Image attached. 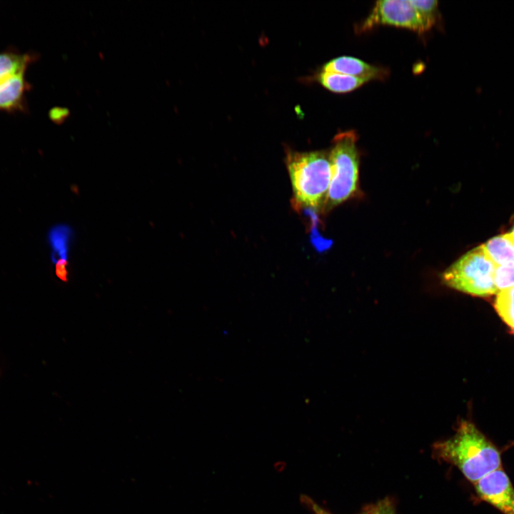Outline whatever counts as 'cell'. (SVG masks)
<instances>
[{"mask_svg": "<svg viewBox=\"0 0 514 514\" xmlns=\"http://www.w3.org/2000/svg\"><path fill=\"white\" fill-rule=\"evenodd\" d=\"M434 450L437 457L457 467L473 484L502 467L498 449L468 421L461 422L455 434L435 444Z\"/></svg>", "mask_w": 514, "mask_h": 514, "instance_id": "obj_1", "label": "cell"}, {"mask_svg": "<svg viewBox=\"0 0 514 514\" xmlns=\"http://www.w3.org/2000/svg\"><path fill=\"white\" fill-rule=\"evenodd\" d=\"M286 159L293 193V206L296 210L323 208L331 178L330 153L288 151Z\"/></svg>", "mask_w": 514, "mask_h": 514, "instance_id": "obj_2", "label": "cell"}, {"mask_svg": "<svg viewBox=\"0 0 514 514\" xmlns=\"http://www.w3.org/2000/svg\"><path fill=\"white\" fill-rule=\"evenodd\" d=\"M354 131L339 133L335 136L330 152L331 178L323 211L349 199L358 188L359 154Z\"/></svg>", "mask_w": 514, "mask_h": 514, "instance_id": "obj_3", "label": "cell"}, {"mask_svg": "<svg viewBox=\"0 0 514 514\" xmlns=\"http://www.w3.org/2000/svg\"><path fill=\"white\" fill-rule=\"evenodd\" d=\"M495 265L482 246L465 253L442 274V281L458 291L487 297L498 291L494 283Z\"/></svg>", "mask_w": 514, "mask_h": 514, "instance_id": "obj_4", "label": "cell"}, {"mask_svg": "<svg viewBox=\"0 0 514 514\" xmlns=\"http://www.w3.org/2000/svg\"><path fill=\"white\" fill-rule=\"evenodd\" d=\"M378 25H392L417 32L426 31L424 24L409 0H386L376 3L361 30Z\"/></svg>", "mask_w": 514, "mask_h": 514, "instance_id": "obj_5", "label": "cell"}, {"mask_svg": "<svg viewBox=\"0 0 514 514\" xmlns=\"http://www.w3.org/2000/svg\"><path fill=\"white\" fill-rule=\"evenodd\" d=\"M478 496L503 514H514V488L501 468L474 483Z\"/></svg>", "mask_w": 514, "mask_h": 514, "instance_id": "obj_6", "label": "cell"}, {"mask_svg": "<svg viewBox=\"0 0 514 514\" xmlns=\"http://www.w3.org/2000/svg\"><path fill=\"white\" fill-rule=\"evenodd\" d=\"M31 85L25 79V71L13 75L0 82V111L17 112L26 109V94Z\"/></svg>", "mask_w": 514, "mask_h": 514, "instance_id": "obj_7", "label": "cell"}, {"mask_svg": "<svg viewBox=\"0 0 514 514\" xmlns=\"http://www.w3.org/2000/svg\"><path fill=\"white\" fill-rule=\"evenodd\" d=\"M72 239V229L66 224L56 225L49 233L51 260L55 264L56 274L63 280H66L67 276Z\"/></svg>", "mask_w": 514, "mask_h": 514, "instance_id": "obj_8", "label": "cell"}, {"mask_svg": "<svg viewBox=\"0 0 514 514\" xmlns=\"http://www.w3.org/2000/svg\"><path fill=\"white\" fill-rule=\"evenodd\" d=\"M323 71H333L353 76L367 78L370 80L382 79L387 71L371 65L359 59L352 56H340L326 64Z\"/></svg>", "mask_w": 514, "mask_h": 514, "instance_id": "obj_9", "label": "cell"}, {"mask_svg": "<svg viewBox=\"0 0 514 514\" xmlns=\"http://www.w3.org/2000/svg\"><path fill=\"white\" fill-rule=\"evenodd\" d=\"M482 247L495 266L514 264V238L509 233L490 238Z\"/></svg>", "mask_w": 514, "mask_h": 514, "instance_id": "obj_10", "label": "cell"}, {"mask_svg": "<svg viewBox=\"0 0 514 514\" xmlns=\"http://www.w3.org/2000/svg\"><path fill=\"white\" fill-rule=\"evenodd\" d=\"M36 58L34 54H21L11 49L0 51V82L13 75L26 71Z\"/></svg>", "mask_w": 514, "mask_h": 514, "instance_id": "obj_11", "label": "cell"}, {"mask_svg": "<svg viewBox=\"0 0 514 514\" xmlns=\"http://www.w3.org/2000/svg\"><path fill=\"white\" fill-rule=\"evenodd\" d=\"M319 81L329 91L336 93H347L356 89L371 80L367 78L322 71L319 75Z\"/></svg>", "mask_w": 514, "mask_h": 514, "instance_id": "obj_12", "label": "cell"}, {"mask_svg": "<svg viewBox=\"0 0 514 514\" xmlns=\"http://www.w3.org/2000/svg\"><path fill=\"white\" fill-rule=\"evenodd\" d=\"M495 308L512 332L514 331V286L497 293Z\"/></svg>", "mask_w": 514, "mask_h": 514, "instance_id": "obj_13", "label": "cell"}, {"mask_svg": "<svg viewBox=\"0 0 514 514\" xmlns=\"http://www.w3.org/2000/svg\"><path fill=\"white\" fill-rule=\"evenodd\" d=\"M420 15L426 30L436 22L438 16V1L435 0H409Z\"/></svg>", "mask_w": 514, "mask_h": 514, "instance_id": "obj_14", "label": "cell"}, {"mask_svg": "<svg viewBox=\"0 0 514 514\" xmlns=\"http://www.w3.org/2000/svg\"><path fill=\"white\" fill-rule=\"evenodd\" d=\"M494 283L498 293L514 286V264L495 266Z\"/></svg>", "mask_w": 514, "mask_h": 514, "instance_id": "obj_15", "label": "cell"}, {"mask_svg": "<svg viewBox=\"0 0 514 514\" xmlns=\"http://www.w3.org/2000/svg\"><path fill=\"white\" fill-rule=\"evenodd\" d=\"M359 514H396L393 501L386 498L366 506Z\"/></svg>", "mask_w": 514, "mask_h": 514, "instance_id": "obj_16", "label": "cell"}, {"mask_svg": "<svg viewBox=\"0 0 514 514\" xmlns=\"http://www.w3.org/2000/svg\"><path fill=\"white\" fill-rule=\"evenodd\" d=\"M49 116L53 122L61 124L69 116V110L59 106L54 107L49 111Z\"/></svg>", "mask_w": 514, "mask_h": 514, "instance_id": "obj_17", "label": "cell"}, {"mask_svg": "<svg viewBox=\"0 0 514 514\" xmlns=\"http://www.w3.org/2000/svg\"><path fill=\"white\" fill-rule=\"evenodd\" d=\"M303 502L306 504L311 510L315 514H333L331 512L328 511L327 510H325L323 507L318 505L316 502H314L312 499H311L308 497H303Z\"/></svg>", "mask_w": 514, "mask_h": 514, "instance_id": "obj_18", "label": "cell"}, {"mask_svg": "<svg viewBox=\"0 0 514 514\" xmlns=\"http://www.w3.org/2000/svg\"><path fill=\"white\" fill-rule=\"evenodd\" d=\"M509 233L514 238V226L512 227Z\"/></svg>", "mask_w": 514, "mask_h": 514, "instance_id": "obj_19", "label": "cell"}]
</instances>
